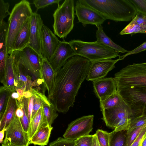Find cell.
Returning a JSON list of instances; mask_svg holds the SVG:
<instances>
[{
    "label": "cell",
    "mask_w": 146,
    "mask_h": 146,
    "mask_svg": "<svg viewBox=\"0 0 146 146\" xmlns=\"http://www.w3.org/2000/svg\"><path fill=\"white\" fill-rule=\"evenodd\" d=\"M91 62L76 55L69 58L57 73L51 100L57 111L66 113L86 79Z\"/></svg>",
    "instance_id": "cell-1"
},
{
    "label": "cell",
    "mask_w": 146,
    "mask_h": 146,
    "mask_svg": "<svg viewBox=\"0 0 146 146\" xmlns=\"http://www.w3.org/2000/svg\"><path fill=\"white\" fill-rule=\"evenodd\" d=\"M107 19L116 22L131 21L137 12L129 0H83Z\"/></svg>",
    "instance_id": "cell-2"
},
{
    "label": "cell",
    "mask_w": 146,
    "mask_h": 146,
    "mask_svg": "<svg viewBox=\"0 0 146 146\" xmlns=\"http://www.w3.org/2000/svg\"><path fill=\"white\" fill-rule=\"evenodd\" d=\"M33 13L30 3L26 0L21 1L13 8L7 21V48L8 54L13 52L17 36L23 24L31 17Z\"/></svg>",
    "instance_id": "cell-3"
},
{
    "label": "cell",
    "mask_w": 146,
    "mask_h": 146,
    "mask_svg": "<svg viewBox=\"0 0 146 146\" xmlns=\"http://www.w3.org/2000/svg\"><path fill=\"white\" fill-rule=\"evenodd\" d=\"M117 89L137 88L146 90V62L133 63L114 75Z\"/></svg>",
    "instance_id": "cell-4"
},
{
    "label": "cell",
    "mask_w": 146,
    "mask_h": 146,
    "mask_svg": "<svg viewBox=\"0 0 146 146\" xmlns=\"http://www.w3.org/2000/svg\"><path fill=\"white\" fill-rule=\"evenodd\" d=\"M68 42L76 55L83 57L91 62L115 58L120 56L119 52L96 41L89 42L73 39Z\"/></svg>",
    "instance_id": "cell-5"
},
{
    "label": "cell",
    "mask_w": 146,
    "mask_h": 146,
    "mask_svg": "<svg viewBox=\"0 0 146 146\" xmlns=\"http://www.w3.org/2000/svg\"><path fill=\"white\" fill-rule=\"evenodd\" d=\"M74 1L66 0L58 6L53 16V25L54 34L64 39L72 30L75 18Z\"/></svg>",
    "instance_id": "cell-6"
},
{
    "label": "cell",
    "mask_w": 146,
    "mask_h": 146,
    "mask_svg": "<svg viewBox=\"0 0 146 146\" xmlns=\"http://www.w3.org/2000/svg\"><path fill=\"white\" fill-rule=\"evenodd\" d=\"M117 91L131 109L133 118L146 114V90L134 88L118 89Z\"/></svg>",
    "instance_id": "cell-7"
},
{
    "label": "cell",
    "mask_w": 146,
    "mask_h": 146,
    "mask_svg": "<svg viewBox=\"0 0 146 146\" xmlns=\"http://www.w3.org/2000/svg\"><path fill=\"white\" fill-rule=\"evenodd\" d=\"M93 115L83 116L70 123L63 135V138L71 140L89 135L93 129Z\"/></svg>",
    "instance_id": "cell-8"
},
{
    "label": "cell",
    "mask_w": 146,
    "mask_h": 146,
    "mask_svg": "<svg viewBox=\"0 0 146 146\" xmlns=\"http://www.w3.org/2000/svg\"><path fill=\"white\" fill-rule=\"evenodd\" d=\"M74 9L75 15L78 19V23H81L83 27L88 24L96 26L102 25L106 19L100 13L88 5L83 0L76 1Z\"/></svg>",
    "instance_id": "cell-9"
},
{
    "label": "cell",
    "mask_w": 146,
    "mask_h": 146,
    "mask_svg": "<svg viewBox=\"0 0 146 146\" xmlns=\"http://www.w3.org/2000/svg\"><path fill=\"white\" fill-rule=\"evenodd\" d=\"M101 118L108 127L114 129L124 118H132L133 116L132 111L129 106L125 102L113 108L102 111Z\"/></svg>",
    "instance_id": "cell-10"
},
{
    "label": "cell",
    "mask_w": 146,
    "mask_h": 146,
    "mask_svg": "<svg viewBox=\"0 0 146 146\" xmlns=\"http://www.w3.org/2000/svg\"><path fill=\"white\" fill-rule=\"evenodd\" d=\"M42 57L49 60L58 46L60 41L54 33L44 23L41 18L39 21Z\"/></svg>",
    "instance_id": "cell-11"
},
{
    "label": "cell",
    "mask_w": 146,
    "mask_h": 146,
    "mask_svg": "<svg viewBox=\"0 0 146 146\" xmlns=\"http://www.w3.org/2000/svg\"><path fill=\"white\" fill-rule=\"evenodd\" d=\"M14 57V70L15 85L16 88L29 91L32 88V78L20 60L17 50L11 53Z\"/></svg>",
    "instance_id": "cell-12"
},
{
    "label": "cell",
    "mask_w": 146,
    "mask_h": 146,
    "mask_svg": "<svg viewBox=\"0 0 146 146\" xmlns=\"http://www.w3.org/2000/svg\"><path fill=\"white\" fill-rule=\"evenodd\" d=\"M5 137L13 144L28 146L30 140L25 130L20 118L15 116L5 131Z\"/></svg>",
    "instance_id": "cell-13"
},
{
    "label": "cell",
    "mask_w": 146,
    "mask_h": 146,
    "mask_svg": "<svg viewBox=\"0 0 146 146\" xmlns=\"http://www.w3.org/2000/svg\"><path fill=\"white\" fill-rule=\"evenodd\" d=\"M76 55L68 42L63 39L48 61L54 71L57 73L68 60Z\"/></svg>",
    "instance_id": "cell-14"
},
{
    "label": "cell",
    "mask_w": 146,
    "mask_h": 146,
    "mask_svg": "<svg viewBox=\"0 0 146 146\" xmlns=\"http://www.w3.org/2000/svg\"><path fill=\"white\" fill-rule=\"evenodd\" d=\"M120 60L112 59H103L91 62L86 79L92 81L105 77L108 73L115 68V64Z\"/></svg>",
    "instance_id": "cell-15"
},
{
    "label": "cell",
    "mask_w": 146,
    "mask_h": 146,
    "mask_svg": "<svg viewBox=\"0 0 146 146\" xmlns=\"http://www.w3.org/2000/svg\"><path fill=\"white\" fill-rule=\"evenodd\" d=\"M94 93L103 101L117 92V86L114 78L104 77L92 81Z\"/></svg>",
    "instance_id": "cell-16"
},
{
    "label": "cell",
    "mask_w": 146,
    "mask_h": 146,
    "mask_svg": "<svg viewBox=\"0 0 146 146\" xmlns=\"http://www.w3.org/2000/svg\"><path fill=\"white\" fill-rule=\"evenodd\" d=\"M21 50L27 58L30 67L31 76L32 80L35 81L39 78L43 79L41 66L42 57L29 46Z\"/></svg>",
    "instance_id": "cell-17"
},
{
    "label": "cell",
    "mask_w": 146,
    "mask_h": 146,
    "mask_svg": "<svg viewBox=\"0 0 146 146\" xmlns=\"http://www.w3.org/2000/svg\"><path fill=\"white\" fill-rule=\"evenodd\" d=\"M40 15L36 12H33L31 18L30 39L28 46H30L39 54L41 55L42 46L39 21Z\"/></svg>",
    "instance_id": "cell-18"
},
{
    "label": "cell",
    "mask_w": 146,
    "mask_h": 146,
    "mask_svg": "<svg viewBox=\"0 0 146 146\" xmlns=\"http://www.w3.org/2000/svg\"><path fill=\"white\" fill-rule=\"evenodd\" d=\"M8 24L3 20L0 23V80L4 78L6 62L8 55L7 48V37Z\"/></svg>",
    "instance_id": "cell-19"
},
{
    "label": "cell",
    "mask_w": 146,
    "mask_h": 146,
    "mask_svg": "<svg viewBox=\"0 0 146 146\" xmlns=\"http://www.w3.org/2000/svg\"><path fill=\"white\" fill-rule=\"evenodd\" d=\"M41 66L42 76L48 91V97L49 99L51 100L57 73L48 60L43 57Z\"/></svg>",
    "instance_id": "cell-20"
},
{
    "label": "cell",
    "mask_w": 146,
    "mask_h": 146,
    "mask_svg": "<svg viewBox=\"0 0 146 146\" xmlns=\"http://www.w3.org/2000/svg\"><path fill=\"white\" fill-rule=\"evenodd\" d=\"M146 33V16L137 12L135 17L120 33V35Z\"/></svg>",
    "instance_id": "cell-21"
},
{
    "label": "cell",
    "mask_w": 146,
    "mask_h": 146,
    "mask_svg": "<svg viewBox=\"0 0 146 146\" xmlns=\"http://www.w3.org/2000/svg\"><path fill=\"white\" fill-rule=\"evenodd\" d=\"M10 93L3 114L0 118V129L5 128L6 130L15 116V111L18 106L17 99L12 98Z\"/></svg>",
    "instance_id": "cell-22"
},
{
    "label": "cell",
    "mask_w": 146,
    "mask_h": 146,
    "mask_svg": "<svg viewBox=\"0 0 146 146\" xmlns=\"http://www.w3.org/2000/svg\"><path fill=\"white\" fill-rule=\"evenodd\" d=\"M31 18L25 22L17 36L13 51L21 50L29 45L30 36Z\"/></svg>",
    "instance_id": "cell-23"
},
{
    "label": "cell",
    "mask_w": 146,
    "mask_h": 146,
    "mask_svg": "<svg viewBox=\"0 0 146 146\" xmlns=\"http://www.w3.org/2000/svg\"><path fill=\"white\" fill-rule=\"evenodd\" d=\"M53 128L52 126L48 125H44L40 126L30 140L29 144L40 146L47 145Z\"/></svg>",
    "instance_id": "cell-24"
},
{
    "label": "cell",
    "mask_w": 146,
    "mask_h": 146,
    "mask_svg": "<svg viewBox=\"0 0 146 146\" xmlns=\"http://www.w3.org/2000/svg\"><path fill=\"white\" fill-rule=\"evenodd\" d=\"M14 60L13 56L10 54L7 60L4 76L1 83L3 86L15 91L17 88L15 85Z\"/></svg>",
    "instance_id": "cell-25"
},
{
    "label": "cell",
    "mask_w": 146,
    "mask_h": 146,
    "mask_svg": "<svg viewBox=\"0 0 146 146\" xmlns=\"http://www.w3.org/2000/svg\"><path fill=\"white\" fill-rule=\"evenodd\" d=\"M96 27L98 28L96 36V42L111 48L119 52L124 53L128 52V51L114 42L106 35L103 30L102 25H98Z\"/></svg>",
    "instance_id": "cell-26"
},
{
    "label": "cell",
    "mask_w": 146,
    "mask_h": 146,
    "mask_svg": "<svg viewBox=\"0 0 146 146\" xmlns=\"http://www.w3.org/2000/svg\"><path fill=\"white\" fill-rule=\"evenodd\" d=\"M42 107V118L40 126L44 125H48L51 126L54 121L58 116L57 111L54 105L49 106L43 103Z\"/></svg>",
    "instance_id": "cell-27"
},
{
    "label": "cell",
    "mask_w": 146,
    "mask_h": 146,
    "mask_svg": "<svg viewBox=\"0 0 146 146\" xmlns=\"http://www.w3.org/2000/svg\"><path fill=\"white\" fill-rule=\"evenodd\" d=\"M125 102L118 92H117L105 100L100 101V108L101 111L117 106Z\"/></svg>",
    "instance_id": "cell-28"
},
{
    "label": "cell",
    "mask_w": 146,
    "mask_h": 146,
    "mask_svg": "<svg viewBox=\"0 0 146 146\" xmlns=\"http://www.w3.org/2000/svg\"><path fill=\"white\" fill-rule=\"evenodd\" d=\"M42 107L38 110L29 123L27 132L29 140L36 133L40 126L42 120Z\"/></svg>",
    "instance_id": "cell-29"
},
{
    "label": "cell",
    "mask_w": 146,
    "mask_h": 146,
    "mask_svg": "<svg viewBox=\"0 0 146 146\" xmlns=\"http://www.w3.org/2000/svg\"><path fill=\"white\" fill-rule=\"evenodd\" d=\"M125 131L110 133L109 146H125L126 134Z\"/></svg>",
    "instance_id": "cell-30"
},
{
    "label": "cell",
    "mask_w": 146,
    "mask_h": 146,
    "mask_svg": "<svg viewBox=\"0 0 146 146\" xmlns=\"http://www.w3.org/2000/svg\"><path fill=\"white\" fill-rule=\"evenodd\" d=\"M14 92L7 87L3 86L0 88V118L3 115L5 110L9 96L11 93Z\"/></svg>",
    "instance_id": "cell-31"
},
{
    "label": "cell",
    "mask_w": 146,
    "mask_h": 146,
    "mask_svg": "<svg viewBox=\"0 0 146 146\" xmlns=\"http://www.w3.org/2000/svg\"><path fill=\"white\" fill-rule=\"evenodd\" d=\"M146 124V114H142L132 118L129 129L126 131V134H127L134 129Z\"/></svg>",
    "instance_id": "cell-32"
},
{
    "label": "cell",
    "mask_w": 146,
    "mask_h": 146,
    "mask_svg": "<svg viewBox=\"0 0 146 146\" xmlns=\"http://www.w3.org/2000/svg\"><path fill=\"white\" fill-rule=\"evenodd\" d=\"M96 134L100 146H109L110 133L98 129L96 131Z\"/></svg>",
    "instance_id": "cell-33"
},
{
    "label": "cell",
    "mask_w": 146,
    "mask_h": 146,
    "mask_svg": "<svg viewBox=\"0 0 146 146\" xmlns=\"http://www.w3.org/2000/svg\"><path fill=\"white\" fill-rule=\"evenodd\" d=\"M146 126V124L137 128L126 134L125 146H130Z\"/></svg>",
    "instance_id": "cell-34"
},
{
    "label": "cell",
    "mask_w": 146,
    "mask_h": 146,
    "mask_svg": "<svg viewBox=\"0 0 146 146\" xmlns=\"http://www.w3.org/2000/svg\"><path fill=\"white\" fill-rule=\"evenodd\" d=\"M48 146H77L75 140L59 137L50 143Z\"/></svg>",
    "instance_id": "cell-35"
},
{
    "label": "cell",
    "mask_w": 146,
    "mask_h": 146,
    "mask_svg": "<svg viewBox=\"0 0 146 146\" xmlns=\"http://www.w3.org/2000/svg\"><path fill=\"white\" fill-rule=\"evenodd\" d=\"M137 12L146 16V0H129Z\"/></svg>",
    "instance_id": "cell-36"
},
{
    "label": "cell",
    "mask_w": 146,
    "mask_h": 146,
    "mask_svg": "<svg viewBox=\"0 0 146 146\" xmlns=\"http://www.w3.org/2000/svg\"><path fill=\"white\" fill-rule=\"evenodd\" d=\"M94 135L81 137L75 140L77 146H92Z\"/></svg>",
    "instance_id": "cell-37"
},
{
    "label": "cell",
    "mask_w": 146,
    "mask_h": 146,
    "mask_svg": "<svg viewBox=\"0 0 146 146\" xmlns=\"http://www.w3.org/2000/svg\"><path fill=\"white\" fill-rule=\"evenodd\" d=\"M61 0H34L33 1V4L37 10L43 8L49 5L53 4H57L58 6Z\"/></svg>",
    "instance_id": "cell-38"
},
{
    "label": "cell",
    "mask_w": 146,
    "mask_h": 146,
    "mask_svg": "<svg viewBox=\"0 0 146 146\" xmlns=\"http://www.w3.org/2000/svg\"><path fill=\"white\" fill-rule=\"evenodd\" d=\"M131 118L127 117L123 119L117 125L114 129L115 132L129 130L131 122Z\"/></svg>",
    "instance_id": "cell-39"
},
{
    "label": "cell",
    "mask_w": 146,
    "mask_h": 146,
    "mask_svg": "<svg viewBox=\"0 0 146 146\" xmlns=\"http://www.w3.org/2000/svg\"><path fill=\"white\" fill-rule=\"evenodd\" d=\"M9 4L5 2L3 0H0V23L4 19L11 14L9 11Z\"/></svg>",
    "instance_id": "cell-40"
},
{
    "label": "cell",
    "mask_w": 146,
    "mask_h": 146,
    "mask_svg": "<svg viewBox=\"0 0 146 146\" xmlns=\"http://www.w3.org/2000/svg\"><path fill=\"white\" fill-rule=\"evenodd\" d=\"M29 91L31 93L32 95L40 99L43 103L46 104L49 106L54 105L43 92H41L39 90L33 88H31Z\"/></svg>",
    "instance_id": "cell-41"
},
{
    "label": "cell",
    "mask_w": 146,
    "mask_h": 146,
    "mask_svg": "<svg viewBox=\"0 0 146 146\" xmlns=\"http://www.w3.org/2000/svg\"><path fill=\"white\" fill-rule=\"evenodd\" d=\"M145 50H146V41L133 50L128 51L126 54L120 56L119 58L120 60H123L129 55L137 54Z\"/></svg>",
    "instance_id": "cell-42"
},
{
    "label": "cell",
    "mask_w": 146,
    "mask_h": 146,
    "mask_svg": "<svg viewBox=\"0 0 146 146\" xmlns=\"http://www.w3.org/2000/svg\"><path fill=\"white\" fill-rule=\"evenodd\" d=\"M146 138V126L130 146H141L143 141Z\"/></svg>",
    "instance_id": "cell-43"
},
{
    "label": "cell",
    "mask_w": 146,
    "mask_h": 146,
    "mask_svg": "<svg viewBox=\"0 0 146 146\" xmlns=\"http://www.w3.org/2000/svg\"><path fill=\"white\" fill-rule=\"evenodd\" d=\"M23 108L24 112V115L23 117L20 119L25 130L27 133L30 122L27 112L24 108V104Z\"/></svg>",
    "instance_id": "cell-44"
},
{
    "label": "cell",
    "mask_w": 146,
    "mask_h": 146,
    "mask_svg": "<svg viewBox=\"0 0 146 146\" xmlns=\"http://www.w3.org/2000/svg\"><path fill=\"white\" fill-rule=\"evenodd\" d=\"M42 104L43 102L40 99L35 96L34 100L32 119L38 110L42 107Z\"/></svg>",
    "instance_id": "cell-45"
},
{
    "label": "cell",
    "mask_w": 146,
    "mask_h": 146,
    "mask_svg": "<svg viewBox=\"0 0 146 146\" xmlns=\"http://www.w3.org/2000/svg\"><path fill=\"white\" fill-rule=\"evenodd\" d=\"M1 145L2 146H24L17 145L12 144L11 143L9 140L6 137L3 140V142L2 144Z\"/></svg>",
    "instance_id": "cell-46"
},
{
    "label": "cell",
    "mask_w": 146,
    "mask_h": 146,
    "mask_svg": "<svg viewBox=\"0 0 146 146\" xmlns=\"http://www.w3.org/2000/svg\"><path fill=\"white\" fill-rule=\"evenodd\" d=\"M6 130L5 128H3L0 131V143L2 144L3 142V139L4 136L5 131Z\"/></svg>",
    "instance_id": "cell-47"
},
{
    "label": "cell",
    "mask_w": 146,
    "mask_h": 146,
    "mask_svg": "<svg viewBox=\"0 0 146 146\" xmlns=\"http://www.w3.org/2000/svg\"><path fill=\"white\" fill-rule=\"evenodd\" d=\"M92 146H100L98 143L96 134H94Z\"/></svg>",
    "instance_id": "cell-48"
},
{
    "label": "cell",
    "mask_w": 146,
    "mask_h": 146,
    "mask_svg": "<svg viewBox=\"0 0 146 146\" xmlns=\"http://www.w3.org/2000/svg\"><path fill=\"white\" fill-rule=\"evenodd\" d=\"M11 96L12 98L17 99V100H18L20 98V96L15 91L12 93Z\"/></svg>",
    "instance_id": "cell-49"
},
{
    "label": "cell",
    "mask_w": 146,
    "mask_h": 146,
    "mask_svg": "<svg viewBox=\"0 0 146 146\" xmlns=\"http://www.w3.org/2000/svg\"><path fill=\"white\" fill-rule=\"evenodd\" d=\"M32 96V94L30 91H26L24 93L23 96L25 98H29Z\"/></svg>",
    "instance_id": "cell-50"
},
{
    "label": "cell",
    "mask_w": 146,
    "mask_h": 146,
    "mask_svg": "<svg viewBox=\"0 0 146 146\" xmlns=\"http://www.w3.org/2000/svg\"><path fill=\"white\" fill-rule=\"evenodd\" d=\"M141 146H146V138L143 141Z\"/></svg>",
    "instance_id": "cell-51"
},
{
    "label": "cell",
    "mask_w": 146,
    "mask_h": 146,
    "mask_svg": "<svg viewBox=\"0 0 146 146\" xmlns=\"http://www.w3.org/2000/svg\"><path fill=\"white\" fill-rule=\"evenodd\" d=\"M1 146H2L1 145Z\"/></svg>",
    "instance_id": "cell-52"
}]
</instances>
